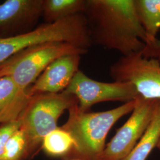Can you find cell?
Listing matches in <instances>:
<instances>
[{
    "instance_id": "16",
    "label": "cell",
    "mask_w": 160,
    "mask_h": 160,
    "mask_svg": "<svg viewBox=\"0 0 160 160\" xmlns=\"http://www.w3.org/2000/svg\"><path fill=\"white\" fill-rule=\"evenodd\" d=\"M28 149L27 138L20 128L7 141L0 160H21Z\"/></svg>"
},
{
    "instance_id": "18",
    "label": "cell",
    "mask_w": 160,
    "mask_h": 160,
    "mask_svg": "<svg viewBox=\"0 0 160 160\" xmlns=\"http://www.w3.org/2000/svg\"><path fill=\"white\" fill-rule=\"evenodd\" d=\"M143 57L154 58L160 61V39L155 40L145 43V46L142 52Z\"/></svg>"
},
{
    "instance_id": "1",
    "label": "cell",
    "mask_w": 160,
    "mask_h": 160,
    "mask_svg": "<svg viewBox=\"0 0 160 160\" xmlns=\"http://www.w3.org/2000/svg\"><path fill=\"white\" fill-rule=\"evenodd\" d=\"M83 13L92 45L118 51L123 57L143 51L147 36L135 0H86Z\"/></svg>"
},
{
    "instance_id": "7",
    "label": "cell",
    "mask_w": 160,
    "mask_h": 160,
    "mask_svg": "<svg viewBox=\"0 0 160 160\" xmlns=\"http://www.w3.org/2000/svg\"><path fill=\"white\" fill-rule=\"evenodd\" d=\"M74 96L81 110L88 112L96 104L105 102H128L140 97L134 86L128 82H105L92 80L78 70L63 91Z\"/></svg>"
},
{
    "instance_id": "9",
    "label": "cell",
    "mask_w": 160,
    "mask_h": 160,
    "mask_svg": "<svg viewBox=\"0 0 160 160\" xmlns=\"http://www.w3.org/2000/svg\"><path fill=\"white\" fill-rule=\"evenodd\" d=\"M81 56L77 53L69 54L53 61L36 80L29 93L33 96L63 92L79 70Z\"/></svg>"
},
{
    "instance_id": "19",
    "label": "cell",
    "mask_w": 160,
    "mask_h": 160,
    "mask_svg": "<svg viewBox=\"0 0 160 160\" xmlns=\"http://www.w3.org/2000/svg\"><path fill=\"white\" fill-rule=\"evenodd\" d=\"M10 69V63L8 61L6 62L4 64L1 65V66H0V78L6 75L9 74Z\"/></svg>"
},
{
    "instance_id": "6",
    "label": "cell",
    "mask_w": 160,
    "mask_h": 160,
    "mask_svg": "<svg viewBox=\"0 0 160 160\" xmlns=\"http://www.w3.org/2000/svg\"><path fill=\"white\" fill-rule=\"evenodd\" d=\"M114 81L132 83L140 97L160 99V61L143 57L142 52L122 57L110 68Z\"/></svg>"
},
{
    "instance_id": "8",
    "label": "cell",
    "mask_w": 160,
    "mask_h": 160,
    "mask_svg": "<svg viewBox=\"0 0 160 160\" xmlns=\"http://www.w3.org/2000/svg\"><path fill=\"white\" fill-rule=\"evenodd\" d=\"M157 100L141 97L126 123L120 128L104 149L98 160H125L147 130L154 113Z\"/></svg>"
},
{
    "instance_id": "10",
    "label": "cell",
    "mask_w": 160,
    "mask_h": 160,
    "mask_svg": "<svg viewBox=\"0 0 160 160\" xmlns=\"http://www.w3.org/2000/svg\"><path fill=\"white\" fill-rule=\"evenodd\" d=\"M32 96L20 87L9 75L0 78V123L19 120Z\"/></svg>"
},
{
    "instance_id": "21",
    "label": "cell",
    "mask_w": 160,
    "mask_h": 160,
    "mask_svg": "<svg viewBox=\"0 0 160 160\" xmlns=\"http://www.w3.org/2000/svg\"></svg>"
},
{
    "instance_id": "20",
    "label": "cell",
    "mask_w": 160,
    "mask_h": 160,
    "mask_svg": "<svg viewBox=\"0 0 160 160\" xmlns=\"http://www.w3.org/2000/svg\"><path fill=\"white\" fill-rule=\"evenodd\" d=\"M157 147L160 150V140H159V141H158V143L157 144Z\"/></svg>"
},
{
    "instance_id": "14",
    "label": "cell",
    "mask_w": 160,
    "mask_h": 160,
    "mask_svg": "<svg viewBox=\"0 0 160 160\" xmlns=\"http://www.w3.org/2000/svg\"><path fill=\"white\" fill-rule=\"evenodd\" d=\"M86 0H43V12L48 23L83 13Z\"/></svg>"
},
{
    "instance_id": "2",
    "label": "cell",
    "mask_w": 160,
    "mask_h": 160,
    "mask_svg": "<svg viewBox=\"0 0 160 160\" xmlns=\"http://www.w3.org/2000/svg\"><path fill=\"white\" fill-rule=\"evenodd\" d=\"M137 99L107 111H82L78 103L69 109V117L61 128L74 141V153L78 160H98L105 148V141L112 126L123 116L132 112Z\"/></svg>"
},
{
    "instance_id": "11",
    "label": "cell",
    "mask_w": 160,
    "mask_h": 160,
    "mask_svg": "<svg viewBox=\"0 0 160 160\" xmlns=\"http://www.w3.org/2000/svg\"><path fill=\"white\" fill-rule=\"evenodd\" d=\"M43 0H7L0 4V30L36 20L43 12Z\"/></svg>"
},
{
    "instance_id": "4",
    "label": "cell",
    "mask_w": 160,
    "mask_h": 160,
    "mask_svg": "<svg viewBox=\"0 0 160 160\" xmlns=\"http://www.w3.org/2000/svg\"><path fill=\"white\" fill-rule=\"evenodd\" d=\"M78 103L74 96L64 92L33 95L19 119L28 148L38 145L49 133L58 128L60 116Z\"/></svg>"
},
{
    "instance_id": "3",
    "label": "cell",
    "mask_w": 160,
    "mask_h": 160,
    "mask_svg": "<svg viewBox=\"0 0 160 160\" xmlns=\"http://www.w3.org/2000/svg\"><path fill=\"white\" fill-rule=\"evenodd\" d=\"M57 42L68 43L80 49L88 50L92 43L84 13L42 24L31 32L22 34L0 37V64L23 50Z\"/></svg>"
},
{
    "instance_id": "5",
    "label": "cell",
    "mask_w": 160,
    "mask_h": 160,
    "mask_svg": "<svg viewBox=\"0 0 160 160\" xmlns=\"http://www.w3.org/2000/svg\"><path fill=\"white\" fill-rule=\"evenodd\" d=\"M87 52L68 43H49L34 46L8 60L10 63L8 75L20 87L27 89L58 58L74 53L83 55Z\"/></svg>"
},
{
    "instance_id": "13",
    "label": "cell",
    "mask_w": 160,
    "mask_h": 160,
    "mask_svg": "<svg viewBox=\"0 0 160 160\" xmlns=\"http://www.w3.org/2000/svg\"><path fill=\"white\" fill-rule=\"evenodd\" d=\"M135 6L147 36L145 43L154 41L160 29V0H135Z\"/></svg>"
},
{
    "instance_id": "17",
    "label": "cell",
    "mask_w": 160,
    "mask_h": 160,
    "mask_svg": "<svg viewBox=\"0 0 160 160\" xmlns=\"http://www.w3.org/2000/svg\"><path fill=\"white\" fill-rule=\"evenodd\" d=\"M21 125V121L19 119L0 126V157L3 154L7 141L16 132L20 129Z\"/></svg>"
},
{
    "instance_id": "12",
    "label": "cell",
    "mask_w": 160,
    "mask_h": 160,
    "mask_svg": "<svg viewBox=\"0 0 160 160\" xmlns=\"http://www.w3.org/2000/svg\"><path fill=\"white\" fill-rule=\"evenodd\" d=\"M160 139V99L157 100L154 113L148 127L136 146L125 160H146L157 146Z\"/></svg>"
},
{
    "instance_id": "15",
    "label": "cell",
    "mask_w": 160,
    "mask_h": 160,
    "mask_svg": "<svg viewBox=\"0 0 160 160\" xmlns=\"http://www.w3.org/2000/svg\"><path fill=\"white\" fill-rule=\"evenodd\" d=\"M43 147L49 154L63 155L74 147V141L68 132L58 128L49 133L43 139Z\"/></svg>"
}]
</instances>
